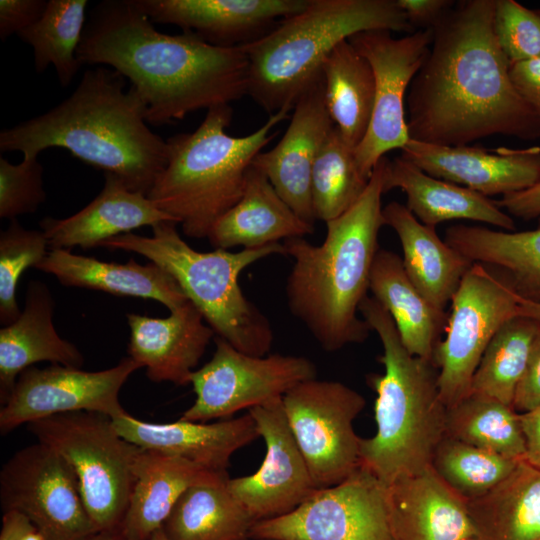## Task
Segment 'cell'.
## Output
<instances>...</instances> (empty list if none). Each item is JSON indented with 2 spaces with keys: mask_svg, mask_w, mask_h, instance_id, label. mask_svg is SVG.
<instances>
[{
  "mask_svg": "<svg viewBox=\"0 0 540 540\" xmlns=\"http://www.w3.org/2000/svg\"><path fill=\"white\" fill-rule=\"evenodd\" d=\"M519 462L445 435L435 450L431 466L466 502L492 490Z\"/></svg>",
  "mask_w": 540,
  "mask_h": 540,
  "instance_id": "obj_40",
  "label": "cell"
},
{
  "mask_svg": "<svg viewBox=\"0 0 540 540\" xmlns=\"http://www.w3.org/2000/svg\"><path fill=\"white\" fill-rule=\"evenodd\" d=\"M496 204L510 216L530 220L540 216V180L533 186L502 196Z\"/></svg>",
  "mask_w": 540,
  "mask_h": 540,
  "instance_id": "obj_48",
  "label": "cell"
},
{
  "mask_svg": "<svg viewBox=\"0 0 540 540\" xmlns=\"http://www.w3.org/2000/svg\"><path fill=\"white\" fill-rule=\"evenodd\" d=\"M36 530L32 522L22 513L14 510L4 511L0 540H25Z\"/></svg>",
  "mask_w": 540,
  "mask_h": 540,
  "instance_id": "obj_50",
  "label": "cell"
},
{
  "mask_svg": "<svg viewBox=\"0 0 540 540\" xmlns=\"http://www.w3.org/2000/svg\"><path fill=\"white\" fill-rule=\"evenodd\" d=\"M494 6L495 0L459 1L432 27L406 97L410 139L461 146L497 134L540 137V120L517 92L494 33Z\"/></svg>",
  "mask_w": 540,
  "mask_h": 540,
  "instance_id": "obj_1",
  "label": "cell"
},
{
  "mask_svg": "<svg viewBox=\"0 0 540 540\" xmlns=\"http://www.w3.org/2000/svg\"><path fill=\"white\" fill-rule=\"evenodd\" d=\"M76 56L82 65H105L128 79L153 126L248 95L249 64L241 46H214L191 32L162 33L138 0L98 3Z\"/></svg>",
  "mask_w": 540,
  "mask_h": 540,
  "instance_id": "obj_2",
  "label": "cell"
},
{
  "mask_svg": "<svg viewBox=\"0 0 540 540\" xmlns=\"http://www.w3.org/2000/svg\"><path fill=\"white\" fill-rule=\"evenodd\" d=\"M87 5V0H48L40 19L18 34L33 48L36 72L52 64L63 87L82 65L76 52L86 25Z\"/></svg>",
  "mask_w": 540,
  "mask_h": 540,
  "instance_id": "obj_37",
  "label": "cell"
},
{
  "mask_svg": "<svg viewBox=\"0 0 540 540\" xmlns=\"http://www.w3.org/2000/svg\"><path fill=\"white\" fill-rule=\"evenodd\" d=\"M34 269L54 275L64 286L152 299L170 311L188 301L176 280L153 262L141 265L133 258L125 264L105 262L67 249H55L49 250Z\"/></svg>",
  "mask_w": 540,
  "mask_h": 540,
  "instance_id": "obj_27",
  "label": "cell"
},
{
  "mask_svg": "<svg viewBox=\"0 0 540 540\" xmlns=\"http://www.w3.org/2000/svg\"><path fill=\"white\" fill-rule=\"evenodd\" d=\"M369 290L390 314L403 345L412 355L434 361L448 316L434 308L407 276L402 258L378 250L370 275Z\"/></svg>",
  "mask_w": 540,
  "mask_h": 540,
  "instance_id": "obj_31",
  "label": "cell"
},
{
  "mask_svg": "<svg viewBox=\"0 0 540 540\" xmlns=\"http://www.w3.org/2000/svg\"><path fill=\"white\" fill-rule=\"evenodd\" d=\"M333 127L324 101L322 77L294 105L290 123L277 145L258 153L252 161L289 207L313 225L312 170Z\"/></svg>",
  "mask_w": 540,
  "mask_h": 540,
  "instance_id": "obj_20",
  "label": "cell"
},
{
  "mask_svg": "<svg viewBox=\"0 0 540 540\" xmlns=\"http://www.w3.org/2000/svg\"><path fill=\"white\" fill-rule=\"evenodd\" d=\"M248 540H253V539H248Z\"/></svg>",
  "mask_w": 540,
  "mask_h": 540,
  "instance_id": "obj_55",
  "label": "cell"
},
{
  "mask_svg": "<svg viewBox=\"0 0 540 540\" xmlns=\"http://www.w3.org/2000/svg\"><path fill=\"white\" fill-rule=\"evenodd\" d=\"M176 225L174 221H164L152 227V237L130 232L105 240L100 247L137 253L160 266L176 280L217 337L243 353L268 355L273 343L272 327L244 295L239 276L260 259L285 254L283 244L243 248L238 252H200L185 242Z\"/></svg>",
  "mask_w": 540,
  "mask_h": 540,
  "instance_id": "obj_8",
  "label": "cell"
},
{
  "mask_svg": "<svg viewBox=\"0 0 540 540\" xmlns=\"http://www.w3.org/2000/svg\"><path fill=\"white\" fill-rule=\"evenodd\" d=\"M368 182L358 167L354 148L334 125L312 170L311 200L315 220L327 223L344 214L362 196Z\"/></svg>",
  "mask_w": 540,
  "mask_h": 540,
  "instance_id": "obj_39",
  "label": "cell"
},
{
  "mask_svg": "<svg viewBox=\"0 0 540 540\" xmlns=\"http://www.w3.org/2000/svg\"><path fill=\"white\" fill-rule=\"evenodd\" d=\"M383 216L400 240L407 276L434 308L445 311L473 263L442 240L435 228L422 224L406 205L392 201L383 207Z\"/></svg>",
  "mask_w": 540,
  "mask_h": 540,
  "instance_id": "obj_30",
  "label": "cell"
},
{
  "mask_svg": "<svg viewBox=\"0 0 540 540\" xmlns=\"http://www.w3.org/2000/svg\"><path fill=\"white\" fill-rule=\"evenodd\" d=\"M232 114L230 105L210 108L196 130L168 138L167 164L147 194L190 238H208L240 200L252 161L274 138L271 130L289 117L279 111L251 134L234 137L226 132Z\"/></svg>",
  "mask_w": 540,
  "mask_h": 540,
  "instance_id": "obj_7",
  "label": "cell"
},
{
  "mask_svg": "<svg viewBox=\"0 0 540 540\" xmlns=\"http://www.w3.org/2000/svg\"><path fill=\"white\" fill-rule=\"evenodd\" d=\"M324 101L334 125L354 149L368 130L375 97V77L368 60L344 40L322 67Z\"/></svg>",
  "mask_w": 540,
  "mask_h": 540,
  "instance_id": "obj_34",
  "label": "cell"
},
{
  "mask_svg": "<svg viewBox=\"0 0 540 540\" xmlns=\"http://www.w3.org/2000/svg\"><path fill=\"white\" fill-rule=\"evenodd\" d=\"M518 315L533 319L540 323V302L521 296Z\"/></svg>",
  "mask_w": 540,
  "mask_h": 540,
  "instance_id": "obj_51",
  "label": "cell"
},
{
  "mask_svg": "<svg viewBox=\"0 0 540 540\" xmlns=\"http://www.w3.org/2000/svg\"><path fill=\"white\" fill-rule=\"evenodd\" d=\"M540 540V539H539Z\"/></svg>",
  "mask_w": 540,
  "mask_h": 540,
  "instance_id": "obj_57",
  "label": "cell"
},
{
  "mask_svg": "<svg viewBox=\"0 0 540 540\" xmlns=\"http://www.w3.org/2000/svg\"><path fill=\"white\" fill-rule=\"evenodd\" d=\"M27 429L70 465L97 530L120 526L135 483L134 463L142 448L124 439L111 417L96 412L57 414L30 422Z\"/></svg>",
  "mask_w": 540,
  "mask_h": 540,
  "instance_id": "obj_9",
  "label": "cell"
},
{
  "mask_svg": "<svg viewBox=\"0 0 540 540\" xmlns=\"http://www.w3.org/2000/svg\"><path fill=\"white\" fill-rule=\"evenodd\" d=\"M359 312L381 341L383 374H371L376 393V433L361 438L360 466L388 486L400 477L431 466L446 434L447 408L438 387L434 361L408 352L388 311L366 296Z\"/></svg>",
  "mask_w": 540,
  "mask_h": 540,
  "instance_id": "obj_5",
  "label": "cell"
},
{
  "mask_svg": "<svg viewBox=\"0 0 540 540\" xmlns=\"http://www.w3.org/2000/svg\"><path fill=\"white\" fill-rule=\"evenodd\" d=\"M539 12H540V10H539Z\"/></svg>",
  "mask_w": 540,
  "mask_h": 540,
  "instance_id": "obj_56",
  "label": "cell"
},
{
  "mask_svg": "<svg viewBox=\"0 0 540 540\" xmlns=\"http://www.w3.org/2000/svg\"><path fill=\"white\" fill-rule=\"evenodd\" d=\"M445 435L518 461L526 457L520 414L482 394L470 393L447 409Z\"/></svg>",
  "mask_w": 540,
  "mask_h": 540,
  "instance_id": "obj_36",
  "label": "cell"
},
{
  "mask_svg": "<svg viewBox=\"0 0 540 540\" xmlns=\"http://www.w3.org/2000/svg\"><path fill=\"white\" fill-rule=\"evenodd\" d=\"M409 24L415 27L432 28L443 14L454 4L449 0H396Z\"/></svg>",
  "mask_w": 540,
  "mask_h": 540,
  "instance_id": "obj_47",
  "label": "cell"
},
{
  "mask_svg": "<svg viewBox=\"0 0 540 540\" xmlns=\"http://www.w3.org/2000/svg\"><path fill=\"white\" fill-rule=\"evenodd\" d=\"M493 29L510 64L540 58V12L515 0H495Z\"/></svg>",
  "mask_w": 540,
  "mask_h": 540,
  "instance_id": "obj_42",
  "label": "cell"
},
{
  "mask_svg": "<svg viewBox=\"0 0 540 540\" xmlns=\"http://www.w3.org/2000/svg\"><path fill=\"white\" fill-rule=\"evenodd\" d=\"M468 540H482L480 537H474V538H471V539H468Z\"/></svg>",
  "mask_w": 540,
  "mask_h": 540,
  "instance_id": "obj_54",
  "label": "cell"
},
{
  "mask_svg": "<svg viewBox=\"0 0 540 540\" xmlns=\"http://www.w3.org/2000/svg\"><path fill=\"white\" fill-rule=\"evenodd\" d=\"M253 524L225 482L188 488L161 528L168 540H248Z\"/></svg>",
  "mask_w": 540,
  "mask_h": 540,
  "instance_id": "obj_35",
  "label": "cell"
},
{
  "mask_svg": "<svg viewBox=\"0 0 540 540\" xmlns=\"http://www.w3.org/2000/svg\"><path fill=\"white\" fill-rule=\"evenodd\" d=\"M401 156L427 174L484 196L508 195L540 180V146H444L409 139Z\"/></svg>",
  "mask_w": 540,
  "mask_h": 540,
  "instance_id": "obj_18",
  "label": "cell"
},
{
  "mask_svg": "<svg viewBox=\"0 0 540 540\" xmlns=\"http://www.w3.org/2000/svg\"><path fill=\"white\" fill-rule=\"evenodd\" d=\"M47 5L44 0H1L0 38L6 40L32 26L42 16Z\"/></svg>",
  "mask_w": 540,
  "mask_h": 540,
  "instance_id": "obj_44",
  "label": "cell"
},
{
  "mask_svg": "<svg viewBox=\"0 0 540 540\" xmlns=\"http://www.w3.org/2000/svg\"><path fill=\"white\" fill-rule=\"evenodd\" d=\"M134 475V487L120 525L131 540H150L191 486L221 484L229 478L227 473L144 448L135 460Z\"/></svg>",
  "mask_w": 540,
  "mask_h": 540,
  "instance_id": "obj_26",
  "label": "cell"
},
{
  "mask_svg": "<svg viewBox=\"0 0 540 540\" xmlns=\"http://www.w3.org/2000/svg\"><path fill=\"white\" fill-rule=\"evenodd\" d=\"M444 240L472 263L502 269L519 295L540 302V226L515 232L459 224Z\"/></svg>",
  "mask_w": 540,
  "mask_h": 540,
  "instance_id": "obj_33",
  "label": "cell"
},
{
  "mask_svg": "<svg viewBox=\"0 0 540 540\" xmlns=\"http://www.w3.org/2000/svg\"><path fill=\"white\" fill-rule=\"evenodd\" d=\"M43 166L38 158L23 157L18 164L0 158V217L34 213L45 202Z\"/></svg>",
  "mask_w": 540,
  "mask_h": 540,
  "instance_id": "obj_43",
  "label": "cell"
},
{
  "mask_svg": "<svg viewBox=\"0 0 540 540\" xmlns=\"http://www.w3.org/2000/svg\"><path fill=\"white\" fill-rule=\"evenodd\" d=\"M248 413L265 442V457L256 472L228 478L226 487L255 523L291 512L317 487L288 426L282 398Z\"/></svg>",
  "mask_w": 540,
  "mask_h": 540,
  "instance_id": "obj_17",
  "label": "cell"
},
{
  "mask_svg": "<svg viewBox=\"0 0 540 540\" xmlns=\"http://www.w3.org/2000/svg\"><path fill=\"white\" fill-rule=\"evenodd\" d=\"M394 540H468L478 537L465 501L432 466L387 486Z\"/></svg>",
  "mask_w": 540,
  "mask_h": 540,
  "instance_id": "obj_23",
  "label": "cell"
},
{
  "mask_svg": "<svg viewBox=\"0 0 540 540\" xmlns=\"http://www.w3.org/2000/svg\"><path fill=\"white\" fill-rule=\"evenodd\" d=\"M398 188L406 195V207L424 225L435 228L451 220L483 222L503 231H514L513 218L495 201L467 187L433 177L408 159L387 161L384 193Z\"/></svg>",
  "mask_w": 540,
  "mask_h": 540,
  "instance_id": "obj_28",
  "label": "cell"
},
{
  "mask_svg": "<svg viewBox=\"0 0 540 540\" xmlns=\"http://www.w3.org/2000/svg\"><path fill=\"white\" fill-rule=\"evenodd\" d=\"M128 355L153 382L190 384L192 373L215 333L196 306L186 301L164 318L126 314Z\"/></svg>",
  "mask_w": 540,
  "mask_h": 540,
  "instance_id": "obj_21",
  "label": "cell"
},
{
  "mask_svg": "<svg viewBox=\"0 0 540 540\" xmlns=\"http://www.w3.org/2000/svg\"><path fill=\"white\" fill-rule=\"evenodd\" d=\"M540 407V328L534 338L525 372L517 386L513 408L519 414Z\"/></svg>",
  "mask_w": 540,
  "mask_h": 540,
  "instance_id": "obj_45",
  "label": "cell"
},
{
  "mask_svg": "<svg viewBox=\"0 0 540 540\" xmlns=\"http://www.w3.org/2000/svg\"><path fill=\"white\" fill-rule=\"evenodd\" d=\"M521 295L507 278L473 263L451 300L446 337L434 353L442 402L452 408L471 392L474 373L497 331L518 315Z\"/></svg>",
  "mask_w": 540,
  "mask_h": 540,
  "instance_id": "obj_10",
  "label": "cell"
},
{
  "mask_svg": "<svg viewBox=\"0 0 540 540\" xmlns=\"http://www.w3.org/2000/svg\"><path fill=\"white\" fill-rule=\"evenodd\" d=\"M387 161L383 157L377 163L358 201L326 223L321 244L303 237L283 243L285 254L294 260L285 287L289 309L327 352L364 342L371 331L358 312L368 296L378 234L385 226L382 195Z\"/></svg>",
  "mask_w": 540,
  "mask_h": 540,
  "instance_id": "obj_4",
  "label": "cell"
},
{
  "mask_svg": "<svg viewBox=\"0 0 540 540\" xmlns=\"http://www.w3.org/2000/svg\"><path fill=\"white\" fill-rule=\"evenodd\" d=\"M125 83L110 67L86 70L60 104L2 130L0 150L38 158L43 150L62 148L147 195L167 164L168 144L148 127L143 100Z\"/></svg>",
  "mask_w": 540,
  "mask_h": 540,
  "instance_id": "obj_3",
  "label": "cell"
},
{
  "mask_svg": "<svg viewBox=\"0 0 540 540\" xmlns=\"http://www.w3.org/2000/svg\"><path fill=\"white\" fill-rule=\"evenodd\" d=\"M112 421L124 439L141 448L178 456L218 473H227L232 455L259 437L249 413L215 423L181 419L151 423L126 412Z\"/></svg>",
  "mask_w": 540,
  "mask_h": 540,
  "instance_id": "obj_22",
  "label": "cell"
},
{
  "mask_svg": "<svg viewBox=\"0 0 540 540\" xmlns=\"http://www.w3.org/2000/svg\"><path fill=\"white\" fill-rule=\"evenodd\" d=\"M253 540H394L387 486L359 466L340 483L317 488L291 512L255 522Z\"/></svg>",
  "mask_w": 540,
  "mask_h": 540,
  "instance_id": "obj_12",
  "label": "cell"
},
{
  "mask_svg": "<svg viewBox=\"0 0 540 540\" xmlns=\"http://www.w3.org/2000/svg\"><path fill=\"white\" fill-rule=\"evenodd\" d=\"M313 231L314 225L299 217L251 164L240 200L216 221L208 239L215 249L257 248Z\"/></svg>",
  "mask_w": 540,
  "mask_h": 540,
  "instance_id": "obj_29",
  "label": "cell"
},
{
  "mask_svg": "<svg viewBox=\"0 0 540 540\" xmlns=\"http://www.w3.org/2000/svg\"><path fill=\"white\" fill-rule=\"evenodd\" d=\"M214 341L212 358L191 375L196 397L181 420L227 418L282 398L297 384L317 377L315 364L306 357L278 353L253 356L220 337Z\"/></svg>",
  "mask_w": 540,
  "mask_h": 540,
  "instance_id": "obj_13",
  "label": "cell"
},
{
  "mask_svg": "<svg viewBox=\"0 0 540 540\" xmlns=\"http://www.w3.org/2000/svg\"><path fill=\"white\" fill-rule=\"evenodd\" d=\"M520 420L526 441L525 460L540 468V407L520 414Z\"/></svg>",
  "mask_w": 540,
  "mask_h": 540,
  "instance_id": "obj_49",
  "label": "cell"
},
{
  "mask_svg": "<svg viewBox=\"0 0 540 540\" xmlns=\"http://www.w3.org/2000/svg\"><path fill=\"white\" fill-rule=\"evenodd\" d=\"M150 540H168L162 528L154 532Z\"/></svg>",
  "mask_w": 540,
  "mask_h": 540,
  "instance_id": "obj_53",
  "label": "cell"
},
{
  "mask_svg": "<svg viewBox=\"0 0 540 540\" xmlns=\"http://www.w3.org/2000/svg\"><path fill=\"white\" fill-rule=\"evenodd\" d=\"M84 540H131L128 538L121 527L118 526L114 529L109 530H99L91 534Z\"/></svg>",
  "mask_w": 540,
  "mask_h": 540,
  "instance_id": "obj_52",
  "label": "cell"
},
{
  "mask_svg": "<svg viewBox=\"0 0 540 540\" xmlns=\"http://www.w3.org/2000/svg\"><path fill=\"white\" fill-rule=\"evenodd\" d=\"M540 323L517 315L508 320L488 344L474 373L471 392L513 407Z\"/></svg>",
  "mask_w": 540,
  "mask_h": 540,
  "instance_id": "obj_38",
  "label": "cell"
},
{
  "mask_svg": "<svg viewBox=\"0 0 540 540\" xmlns=\"http://www.w3.org/2000/svg\"><path fill=\"white\" fill-rule=\"evenodd\" d=\"M0 501L3 512L25 515L43 540H84L98 531L72 468L40 442L17 451L3 465Z\"/></svg>",
  "mask_w": 540,
  "mask_h": 540,
  "instance_id": "obj_14",
  "label": "cell"
},
{
  "mask_svg": "<svg viewBox=\"0 0 540 540\" xmlns=\"http://www.w3.org/2000/svg\"><path fill=\"white\" fill-rule=\"evenodd\" d=\"M365 398L339 381H303L282 397L288 426L317 488L336 485L360 466L354 420Z\"/></svg>",
  "mask_w": 540,
  "mask_h": 540,
  "instance_id": "obj_11",
  "label": "cell"
},
{
  "mask_svg": "<svg viewBox=\"0 0 540 540\" xmlns=\"http://www.w3.org/2000/svg\"><path fill=\"white\" fill-rule=\"evenodd\" d=\"M433 40L432 28L395 38L389 30L354 34L348 41L370 63L375 77L371 121L354 149L358 167L370 179L377 163L409 141L405 119L406 91L425 61Z\"/></svg>",
  "mask_w": 540,
  "mask_h": 540,
  "instance_id": "obj_15",
  "label": "cell"
},
{
  "mask_svg": "<svg viewBox=\"0 0 540 540\" xmlns=\"http://www.w3.org/2000/svg\"><path fill=\"white\" fill-rule=\"evenodd\" d=\"M48 242L41 230L24 228L17 219L10 220L0 233V324L13 323L21 314L16 300V287L23 272L35 267L48 251Z\"/></svg>",
  "mask_w": 540,
  "mask_h": 540,
  "instance_id": "obj_41",
  "label": "cell"
},
{
  "mask_svg": "<svg viewBox=\"0 0 540 540\" xmlns=\"http://www.w3.org/2000/svg\"><path fill=\"white\" fill-rule=\"evenodd\" d=\"M511 80L540 120V58L510 64Z\"/></svg>",
  "mask_w": 540,
  "mask_h": 540,
  "instance_id": "obj_46",
  "label": "cell"
},
{
  "mask_svg": "<svg viewBox=\"0 0 540 540\" xmlns=\"http://www.w3.org/2000/svg\"><path fill=\"white\" fill-rule=\"evenodd\" d=\"M101 192L82 210L40 222L50 250L100 247L105 240L142 226L175 220L159 210L147 195L129 190L115 175L105 173Z\"/></svg>",
  "mask_w": 540,
  "mask_h": 540,
  "instance_id": "obj_24",
  "label": "cell"
},
{
  "mask_svg": "<svg viewBox=\"0 0 540 540\" xmlns=\"http://www.w3.org/2000/svg\"><path fill=\"white\" fill-rule=\"evenodd\" d=\"M55 302L47 285L29 282L20 316L0 329V402L9 398L18 376L41 361L81 368L84 357L61 338L53 324Z\"/></svg>",
  "mask_w": 540,
  "mask_h": 540,
  "instance_id": "obj_25",
  "label": "cell"
},
{
  "mask_svg": "<svg viewBox=\"0 0 540 540\" xmlns=\"http://www.w3.org/2000/svg\"><path fill=\"white\" fill-rule=\"evenodd\" d=\"M413 33L396 0H309L263 37L241 46L248 58V95L270 115L290 112L322 78L337 45L369 30Z\"/></svg>",
  "mask_w": 540,
  "mask_h": 540,
  "instance_id": "obj_6",
  "label": "cell"
},
{
  "mask_svg": "<svg viewBox=\"0 0 540 540\" xmlns=\"http://www.w3.org/2000/svg\"><path fill=\"white\" fill-rule=\"evenodd\" d=\"M465 503L482 540L540 539V468L526 460L492 490Z\"/></svg>",
  "mask_w": 540,
  "mask_h": 540,
  "instance_id": "obj_32",
  "label": "cell"
},
{
  "mask_svg": "<svg viewBox=\"0 0 540 540\" xmlns=\"http://www.w3.org/2000/svg\"><path fill=\"white\" fill-rule=\"evenodd\" d=\"M140 365L131 357L105 370L85 371L52 364L31 366L17 378L0 409V432L5 435L22 424L71 412H96L112 419L126 413L119 393Z\"/></svg>",
  "mask_w": 540,
  "mask_h": 540,
  "instance_id": "obj_16",
  "label": "cell"
},
{
  "mask_svg": "<svg viewBox=\"0 0 540 540\" xmlns=\"http://www.w3.org/2000/svg\"><path fill=\"white\" fill-rule=\"evenodd\" d=\"M152 23L173 24L219 47L249 44L309 0H138Z\"/></svg>",
  "mask_w": 540,
  "mask_h": 540,
  "instance_id": "obj_19",
  "label": "cell"
}]
</instances>
